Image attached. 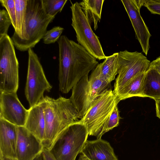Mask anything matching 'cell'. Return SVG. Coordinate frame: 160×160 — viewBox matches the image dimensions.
<instances>
[{"instance_id": "6da1fadb", "label": "cell", "mask_w": 160, "mask_h": 160, "mask_svg": "<svg viewBox=\"0 0 160 160\" xmlns=\"http://www.w3.org/2000/svg\"><path fill=\"white\" fill-rule=\"evenodd\" d=\"M59 47V87L67 93L98 64L97 59L78 43L62 35Z\"/></svg>"}, {"instance_id": "7a4b0ae2", "label": "cell", "mask_w": 160, "mask_h": 160, "mask_svg": "<svg viewBox=\"0 0 160 160\" xmlns=\"http://www.w3.org/2000/svg\"><path fill=\"white\" fill-rule=\"evenodd\" d=\"M45 127L42 143L49 149L58 135L65 128L80 120L79 113L70 98L44 97Z\"/></svg>"}, {"instance_id": "3957f363", "label": "cell", "mask_w": 160, "mask_h": 160, "mask_svg": "<svg viewBox=\"0 0 160 160\" xmlns=\"http://www.w3.org/2000/svg\"><path fill=\"white\" fill-rule=\"evenodd\" d=\"M55 18L45 13L41 0H28L24 38L12 41L16 49L25 51L34 48L43 38Z\"/></svg>"}, {"instance_id": "277c9868", "label": "cell", "mask_w": 160, "mask_h": 160, "mask_svg": "<svg viewBox=\"0 0 160 160\" xmlns=\"http://www.w3.org/2000/svg\"><path fill=\"white\" fill-rule=\"evenodd\" d=\"M120 101L111 88L105 91L94 101L80 120L86 127L89 135L98 139L106 132L109 118Z\"/></svg>"}, {"instance_id": "5b68a950", "label": "cell", "mask_w": 160, "mask_h": 160, "mask_svg": "<svg viewBox=\"0 0 160 160\" xmlns=\"http://www.w3.org/2000/svg\"><path fill=\"white\" fill-rule=\"evenodd\" d=\"M88 135L86 127L79 120L63 129L48 150L56 160H75Z\"/></svg>"}, {"instance_id": "8992f818", "label": "cell", "mask_w": 160, "mask_h": 160, "mask_svg": "<svg viewBox=\"0 0 160 160\" xmlns=\"http://www.w3.org/2000/svg\"><path fill=\"white\" fill-rule=\"evenodd\" d=\"M88 76V74L85 76L74 86L70 98L81 119L94 101L111 86L101 77L98 65L92 71L89 78Z\"/></svg>"}, {"instance_id": "52a82bcc", "label": "cell", "mask_w": 160, "mask_h": 160, "mask_svg": "<svg viewBox=\"0 0 160 160\" xmlns=\"http://www.w3.org/2000/svg\"><path fill=\"white\" fill-rule=\"evenodd\" d=\"M19 63L13 42L7 35L0 38V92H17Z\"/></svg>"}, {"instance_id": "ba28073f", "label": "cell", "mask_w": 160, "mask_h": 160, "mask_svg": "<svg viewBox=\"0 0 160 160\" xmlns=\"http://www.w3.org/2000/svg\"><path fill=\"white\" fill-rule=\"evenodd\" d=\"M70 1L71 25L75 32L78 43L97 59H105L107 56L104 53L98 38L92 31L79 3L77 2L73 3Z\"/></svg>"}, {"instance_id": "9c48e42d", "label": "cell", "mask_w": 160, "mask_h": 160, "mask_svg": "<svg viewBox=\"0 0 160 160\" xmlns=\"http://www.w3.org/2000/svg\"><path fill=\"white\" fill-rule=\"evenodd\" d=\"M150 61L142 53L127 50L118 52L117 57L118 75L114 84V93L117 96L134 78L146 72Z\"/></svg>"}, {"instance_id": "30bf717a", "label": "cell", "mask_w": 160, "mask_h": 160, "mask_svg": "<svg viewBox=\"0 0 160 160\" xmlns=\"http://www.w3.org/2000/svg\"><path fill=\"white\" fill-rule=\"evenodd\" d=\"M28 52V70L25 93L31 108L42 99L44 92H50L52 86L46 78L37 54L32 48H29Z\"/></svg>"}, {"instance_id": "8fae6325", "label": "cell", "mask_w": 160, "mask_h": 160, "mask_svg": "<svg viewBox=\"0 0 160 160\" xmlns=\"http://www.w3.org/2000/svg\"><path fill=\"white\" fill-rule=\"evenodd\" d=\"M144 0H121L134 28L136 38L147 56L150 48L149 40L151 35L140 13Z\"/></svg>"}, {"instance_id": "7c38bea8", "label": "cell", "mask_w": 160, "mask_h": 160, "mask_svg": "<svg viewBox=\"0 0 160 160\" xmlns=\"http://www.w3.org/2000/svg\"><path fill=\"white\" fill-rule=\"evenodd\" d=\"M0 118L17 126L24 127L29 111L22 104L17 92H0Z\"/></svg>"}, {"instance_id": "4fadbf2b", "label": "cell", "mask_w": 160, "mask_h": 160, "mask_svg": "<svg viewBox=\"0 0 160 160\" xmlns=\"http://www.w3.org/2000/svg\"><path fill=\"white\" fill-rule=\"evenodd\" d=\"M17 142L16 158L34 160L44 149L42 142L25 127L17 126Z\"/></svg>"}, {"instance_id": "5bb4252c", "label": "cell", "mask_w": 160, "mask_h": 160, "mask_svg": "<svg viewBox=\"0 0 160 160\" xmlns=\"http://www.w3.org/2000/svg\"><path fill=\"white\" fill-rule=\"evenodd\" d=\"M17 126L0 118V158H16Z\"/></svg>"}, {"instance_id": "9a60e30c", "label": "cell", "mask_w": 160, "mask_h": 160, "mask_svg": "<svg viewBox=\"0 0 160 160\" xmlns=\"http://www.w3.org/2000/svg\"><path fill=\"white\" fill-rule=\"evenodd\" d=\"M81 153L90 160H118L110 143L101 138L87 140Z\"/></svg>"}, {"instance_id": "2e32d148", "label": "cell", "mask_w": 160, "mask_h": 160, "mask_svg": "<svg viewBox=\"0 0 160 160\" xmlns=\"http://www.w3.org/2000/svg\"><path fill=\"white\" fill-rule=\"evenodd\" d=\"M43 98L35 106L30 108L24 127L42 142L45 127Z\"/></svg>"}, {"instance_id": "e0dca14e", "label": "cell", "mask_w": 160, "mask_h": 160, "mask_svg": "<svg viewBox=\"0 0 160 160\" xmlns=\"http://www.w3.org/2000/svg\"><path fill=\"white\" fill-rule=\"evenodd\" d=\"M142 94L154 100L160 99V73L152 67H149L145 73Z\"/></svg>"}, {"instance_id": "ac0fdd59", "label": "cell", "mask_w": 160, "mask_h": 160, "mask_svg": "<svg viewBox=\"0 0 160 160\" xmlns=\"http://www.w3.org/2000/svg\"><path fill=\"white\" fill-rule=\"evenodd\" d=\"M104 0H83L79 3L90 24L93 23L96 30L98 23L101 19L102 8Z\"/></svg>"}, {"instance_id": "d6986e66", "label": "cell", "mask_w": 160, "mask_h": 160, "mask_svg": "<svg viewBox=\"0 0 160 160\" xmlns=\"http://www.w3.org/2000/svg\"><path fill=\"white\" fill-rule=\"evenodd\" d=\"M16 8L17 30L12 36V41L24 38L28 0H14Z\"/></svg>"}, {"instance_id": "ffe728a7", "label": "cell", "mask_w": 160, "mask_h": 160, "mask_svg": "<svg viewBox=\"0 0 160 160\" xmlns=\"http://www.w3.org/2000/svg\"><path fill=\"white\" fill-rule=\"evenodd\" d=\"M118 52L107 56L104 61L98 65L102 78L109 84L115 79L118 74L117 57Z\"/></svg>"}, {"instance_id": "44dd1931", "label": "cell", "mask_w": 160, "mask_h": 160, "mask_svg": "<svg viewBox=\"0 0 160 160\" xmlns=\"http://www.w3.org/2000/svg\"><path fill=\"white\" fill-rule=\"evenodd\" d=\"M145 72L137 75L128 83L118 96L120 101L134 97H143L142 88Z\"/></svg>"}, {"instance_id": "7402d4cb", "label": "cell", "mask_w": 160, "mask_h": 160, "mask_svg": "<svg viewBox=\"0 0 160 160\" xmlns=\"http://www.w3.org/2000/svg\"><path fill=\"white\" fill-rule=\"evenodd\" d=\"M67 1V0H41L45 13L52 17H55L58 12H61Z\"/></svg>"}, {"instance_id": "603a6c76", "label": "cell", "mask_w": 160, "mask_h": 160, "mask_svg": "<svg viewBox=\"0 0 160 160\" xmlns=\"http://www.w3.org/2000/svg\"><path fill=\"white\" fill-rule=\"evenodd\" d=\"M64 30L63 28L58 26L47 31L43 38V42L46 44H50L57 41Z\"/></svg>"}, {"instance_id": "cb8c5ba5", "label": "cell", "mask_w": 160, "mask_h": 160, "mask_svg": "<svg viewBox=\"0 0 160 160\" xmlns=\"http://www.w3.org/2000/svg\"><path fill=\"white\" fill-rule=\"evenodd\" d=\"M2 6L5 8L7 12L15 31L17 30L16 8L14 0H0Z\"/></svg>"}, {"instance_id": "d4e9b609", "label": "cell", "mask_w": 160, "mask_h": 160, "mask_svg": "<svg viewBox=\"0 0 160 160\" xmlns=\"http://www.w3.org/2000/svg\"><path fill=\"white\" fill-rule=\"evenodd\" d=\"M12 24L9 16L6 10H0V38L8 35V28Z\"/></svg>"}, {"instance_id": "484cf974", "label": "cell", "mask_w": 160, "mask_h": 160, "mask_svg": "<svg viewBox=\"0 0 160 160\" xmlns=\"http://www.w3.org/2000/svg\"><path fill=\"white\" fill-rule=\"evenodd\" d=\"M119 111L117 105L115 106L111 114L106 126V132L118 126L120 119Z\"/></svg>"}, {"instance_id": "4316f807", "label": "cell", "mask_w": 160, "mask_h": 160, "mask_svg": "<svg viewBox=\"0 0 160 160\" xmlns=\"http://www.w3.org/2000/svg\"><path fill=\"white\" fill-rule=\"evenodd\" d=\"M143 6L152 14L160 15V0H144Z\"/></svg>"}, {"instance_id": "83f0119b", "label": "cell", "mask_w": 160, "mask_h": 160, "mask_svg": "<svg viewBox=\"0 0 160 160\" xmlns=\"http://www.w3.org/2000/svg\"><path fill=\"white\" fill-rule=\"evenodd\" d=\"M41 154L42 160H56L47 148H44Z\"/></svg>"}, {"instance_id": "f1b7e54d", "label": "cell", "mask_w": 160, "mask_h": 160, "mask_svg": "<svg viewBox=\"0 0 160 160\" xmlns=\"http://www.w3.org/2000/svg\"><path fill=\"white\" fill-rule=\"evenodd\" d=\"M149 67L154 68L160 73V56L151 62Z\"/></svg>"}, {"instance_id": "f546056e", "label": "cell", "mask_w": 160, "mask_h": 160, "mask_svg": "<svg viewBox=\"0 0 160 160\" xmlns=\"http://www.w3.org/2000/svg\"><path fill=\"white\" fill-rule=\"evenodd\" d=\"M156 106V116L160 119V99L155 100Z\"/></svg>"}, {"instance_id": "4dcf8cb0", "label": "cell", "mask_w": 160, "mask_h": 160, "mask_svg": "<svg viewBox=\"0 0 160 160\" xmlns=\"http://www.w3.org/2000/svg\"><path fill=\"white\" fill-rule=\"evenodd\" d=\"M78 160H90L82 154L81 155L78 159Z\"/></svg>"}, {"instance_id": "1f68e13d", "label": "cell", "mask_w": 160, "mask_h": 160, "mask_svg": "<svg viewBox=\"0 0 160 160\" xmlns=\"http://www.w3.org/2000/svg\"><path fill=\"white\" fill-rule=\"evenodd\" d=\"M0 160H18L16 158H12L6 157L0 158Z\"/></svg>"}, {"instance_id": "d6a6232c", "label": "cell", "mask_w": 160, "mask_h": 160, "mask_svg": "<svg viewBox=\"0 0 160 160\" xmlns=\"http://www.w3.org/2000/svg\"><path fill=\"white\" fill-rule=\"evenodd\" d=\"M41 153L34 160H42Z\"/></svg>"}]
</instances>
